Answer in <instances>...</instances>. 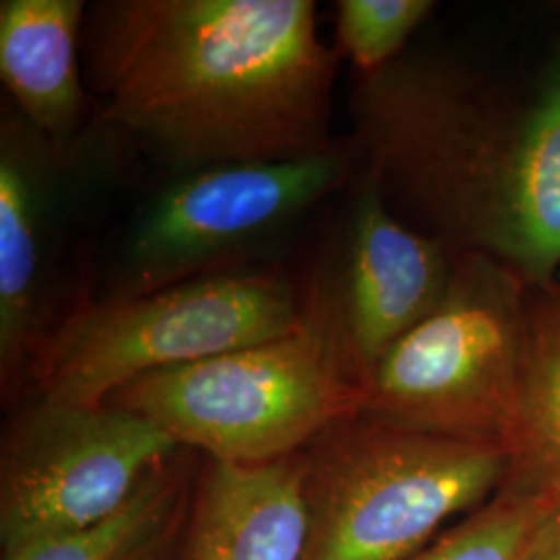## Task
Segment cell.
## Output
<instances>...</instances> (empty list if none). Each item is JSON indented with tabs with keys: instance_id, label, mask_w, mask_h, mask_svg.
<instances>
[{
	"instance_id": "obj_14",
	"label": "cell",
	"mask_w": 560,
	"mask_h": 560,
	"mask_svg": "<svg viewBox=\"0 0 560 560\" xmlns=\"http://www.w3.org/2000/svg\"><path fill=\"white\" fill-rule=\"evenodd\" d=\"M180 448L154 469L133 497L94 525L38 541L4 560H127L150 541L161 538L185 515L194 476Z\"/></svg>"
},
{
	"instance_id": "obj_7",
	"label": "cell",
	"mask_w": 560,
	"mask_h": 560,
	"mask_svg": "<svg viewBox=\"0 0 560 560\" xmlns=\"http://www.w3.org/2000/svg\"><path fill=\"white\" fill-rule=\"evenodd\" d=\"M180 446L127 409L30 397L0 442L2 560L106 520Z\"/></svg>"
},
{
	"instance_id": "obj_9",
	"label": "cell",
	"mask_w": 560,
	"mask_h": 560,
	"mask_svg": "<svg viewBox=\"0 0 560 560\" xmlns=\"http://www.w3.org/2000/svg\"><path fill=\"white\" fill-rule=\"evenodd\" d=\"M75 159V156H71ZM71 159L11 106L0 125V374L2 390L25 384L48 335V272L59 222V175Z\"/></svg>"
},
{
	"instance_id": "obj_13",
	"label": "cell",
	"mask_w": 560,
	"mask_h": 560,
	"mask_svg": "<svg viewBox=\"0 0 560 560\" xmlns=\"http://www.w3.org/2000/svg\"><path fill=\"white\" fill-rule=\"evenodd\" d=\"M504 481L560 499V298L544 287L529 300V347Z\"/></svg>"
},
{
	"instance_id": "obj_16",
	"label": "cell",
	"mask_w": 560,
	"mask_h": 560,
	"mask_svg": "<svg viewBox=\"0 0 560 560\" xmlns=\"http://www.w3.org/2000/svg\"><path fill=\"white\" fill-rule=\"evenodd\" d=\"M432 9L434 2L430 0H340L339 48L361 75H374L397 60Z\"/></svg>"
},
{
	"instance_id": "obj_6",
	"label": "cell",
	"mask_w": 560,
	"mask_h": 560,
	"mask_svg": "<svg viewBox=\"0 0 560 560\" xmlns=\"http://www.w3.org/2000/svg\"><path fill=\"white\" fill-rule=\"evenodd\" d=\"M349 148L183 173L145 206L125 243L120 295L247 268L353 173Z\"/></svg>"
},
{
	"instance_id": "obj_8",
	"label": "cell",
	"mask_w": 560,
	"mask_h": 560,
	"mask_svg": "<svg viewBox=\"0 0 560 560\" xmlns=\"http://www.w3.org/2000/svg\"><path fill=\"white\" fill-rule=\"evenodd\" d=\"M455 256L402 221L370 179L353 203L347 249L332 266L345 332L365 376L441 303Z\"/></svg>"
},
{
	"instance_id": "obj_17",
	"label": "cell",
	"mask_w": 560,
	"mask_h": 560,
	"mask_svg": "<svg viewBox=\"0 0 560 560\" xmlns=\"http://www.w3.org/2000/svg\"><path fill=\"white\" fill-rule=\"evenodd\" d=\"M521 560H560V499L536 527Z\"/></svg>"
},
{
	"instance_id": "obj_12",
	"label": "cell",
	"mask_w": 560,
	"mask_h": 560,
	"mask_svg": "<svg viewBox=\"0 0 560 560\" xmlns=\"http://www.w3.org/2000/svg\"><path fill=\"white\" fill-rule=\"evenodd\" d=\"M488 256L534 287L560 266V52L523 110L520 166Z\"/></svg>"
},
{
	"instance_id": "obj_11",
	"label": "cell",
	"mask_w": 560,
	"mask_h": 560,
	"mask_svg": "<svg viewBox=\"0 0 560 560\" xmlns=\"http://www.w3.org/2000/svg\"><path fill=\"white\" fill-rule=\"evenodd\" d=\"M81 0H2L0 80L13 108L60 156H75L88 115L80 69Z\"/></svg>"
},
{
	"instance_id": "obj_18",
	"label": "cell",
	"mask_w": 560,
	"mask_h": 560,
	"mask_svg": "<svg viewBox=\"0 0 560 560\" xmlns=\"http://www.w3.org/2000/svg\"><path fill=\"white\" fill-rule=\"evenodd\" d=\"M183 517H180L179 523L175 527H171L166 534H162L161 538L150 541L148 546H143L141 550H138L136 555H131L127 560H173Z\"/></svg>"
},
{
	"instance_id": "obj_15",
	"label": "cell",
	"mask_w": 560,
	"mask_h": 560,
	"mask_svg": "<svg viewBox=\"0 0 560 560\" xmlns=\"http://www.w3.org/2000/svg\"><path fill=\"white\" fill-rule=\"evenodd\" d=\"M557 499L502 483L501 490L409 560H521Z\"/></svg>"
},
{
	"instance_id": "obj_5",
	"label": "cell",
	"mask_w": 560,
	"mask_h": 560,
	"mask_svg": "<svg viewBox=\"0 0 560 560\" xmlns=\"http://www.w3.org/2000/svg\"><path fill=\"white\" fill-rule=\"evenodd\" d=\"M525 284L486 254H455L441 303L368 372L363 413L509 451L529 347Z\"/></svg>"
},
{
	"instance_id": "obj_3",
	"label": "cell",
	"mask_w": 560,
	"mask_h": 560,
	"mask_svg": "<svg viewBox=\"0 0 560 560\" xmlns=\"http://www.w3.org/2000/svg\"><path fill=\"white\" fill-rule=\"evenodd\" d=\"M501 444L397 428L365 413L303 451L301 560H409L490 501L506 480Z\"/></svg>"
},
{
	"instance_id": "obj_10",
	"label": "cell",
	"mask_w": 560,
	"mask_h": 560,
	"mask_svg": "<svg viewBox=\"0 0 560 560\" xmlns=\"http://www.w3.org/2000/svg\"><path fill=\"white\" fill-rule=\"evenodd\" d=\"M303 453L264 465L206 459L173 560H301Z\"/></svg>"
},
{
	"instance_id": "obj_1",
	"label": "cell",
	"mask_w": 560,
	"mask_h": 560,
	"mask_svg": "<svg viewBox=\"0 0 560 560\" xmlns=\"http://www.w3.org/2000/svg\"><path fill=\"white\" fill-rule=\"evenodd\" d=\"M312 0H104L83 23L98 120L175 171L328 150L337 52Z\"/></svg>"
},
{
	"instance_id": "obj_2",
	"label": "cell",
	"mask_w": 560,
	"mask_h": 560,
	"mask_svg": "<svg viewBox=\"0 0 560 560\" xmlns=\"http://www.w3.org/2000/svg\"><path fill=\"white\" fill-rule=\"evenodd\" d=\"M365 378L345 332L332 264H322L289 332L145 374L106 402L206 459L264 465L303 453L330 425L363 413Z\"/></svg>"
},
{
	"instance_id": "obj_4",
	"label": "cell",
	"mask_w": 560,
	"mask_h": 560,
	"mask_svg": "<svg viewBox=\"0 0 560 560\" xmlns=\"http://www.w3.org/2000/svg\"><path fill=\"white\" fill-rule=\"evenodd\" d=\"M301 287L275 270L240 268L78 307L32 360L30 397L104 405L145 374L277 339L298 326Z\"/></svg>"
}]
</instances>
